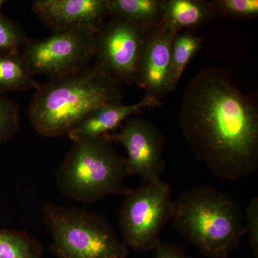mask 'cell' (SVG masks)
Instances as JSON below:
<instances>
[{"instance_id":"1","label":"cell","mask_w":258,"mask_h":258,"mask_svg":"<svg viewBox=\"0 0 258 258\" xmlns=\"http://www.w3.org/2000/svg\"><path fill=\"white\" fill-rule=\"evenodd\" d=\"M181 133L197 159L216 177L233 181L258 169V111L219 68L190 81L179 112Z\"/></svg>"},{"instance_id":"2","label":"cell","mask_w":258,"mask_h":258,"mask_svg":"<svg viewBox=\"0 0 258 258\" xmlns=\"http://www.w3.org/2000/svg\"><path fill=\"white\" fill-rule=\"evenodd\" d=\"M121 86L94 64L40 84L28 108L32 128L45 138L67 136L91 112L123 102Z\"/></svg>"},{"instance_id":"3","label":"cell","mask_w":258,"mask_h":258,"mask_svg":"<svg viewBox=\"0 0 258 258\" xmlns=\"http://www.w3.org/2000/svg\"><path fill=\"white\" fill-rule=\"evenodd\" d=\"M173 225L208 258H229L245 235L244 212L232 195L207 184L174 201Z\"/></svg>"},{"instance_id":"4","label":"cell","mask_w":258,"mask_h":258,"mask_svg":"<svg viewBox=\"0 0 258 258\" xmlns=\"http://www.w3.org/2000/svg\"><path fill=\"white\" fill-rule=\"evenodd\" d=\"M130 176L125 157L105 137L74 141L56 172L60 192L74 201L96 203L108 195H124Z\"/></svg>"},{"instance_id":"5","label":"cell","mask_w":258,"mask_h":258,"mask_svg":"<svg viewBox=\"0 0 258 258\" xmlns=\"http://www.w3.org/2000/svg\"><path fill=\"white\" fill-rule=\"evenodd\" d=\"M44 223L57 258H126L128 247L120 240L106 217L83 209L45 203Z\"/></svg>"},{"instance_id":"6","label":"cell","mask_w":258,"mask_h":258,"mask_svg":"<svg viewBox=\"0 0 258 258\" xmlns=\"http://www.w3.org/2000/svg\"><path fill=\"white\" fill-rule=\"evenodd\" d=\"M124 197L119 215L122 241L136 251L155 250L174 211L170 184L161 179L143 183Z\"/></svg>"},{"instance_id":"7","label":"cell","mask_w":258,"mask_h":258,"mask_svg":"<svg viewBox=\"0 0 258 258\" xmlns=\"http://www.w3.org/2000/svg\"><path fill=\"white\" fill-rule=\"evenodd\" d=\"M94 33L83 30L53 31L42 40L28 39L21 53L34 76L56 79L90 66L95 57Z\"/></svg>"},{"instance_id":"8","label":"cell","mask_w":258,"mask_h":258,"mask_svg":"<svg viewBox=\"0 0 258 258\" xmlns=\"http://www.w3.org/2000/svg\"><path fill=\"white\" fill-rule=\"evenodd\" d=\"M146 28L110 15L95 32L94 66L120 85L136 83Z\"/></svg>"},{"instance_id":"9","label":"cell","mask_w":258,"mask_h":258,"mask_svg":"<svg viewBox=\"0 0 258 258\" xmlns=\"http://www.w3.org/2000/svg\"><path fill=\"white\" fill-rule=\"evenodd\" d=\"M103 137L125 148L130 176H139L143 183L160 179L166 166L163 158L165 141L160 131L151 122L128 118L116 132Z\"/></svg>"},{"instance_id":"10","label":"cell","mask_w":258,"mask_h":258,"mask_svg":"<svg viewBox=\"0 0 258 258\" xmlns=\"http://www.w3.org/2000/svg\"><path fill=\"white\" fill-rule=\"evenodd\" d=\"M176 34L162 22L146 29L136 83L161 101L167 91L172 43Z\"/></svg>"},{"instance_id":"11","label":"cell","mask_w":258,"mask_h":258,"mask_svg":"<svg viewBox=\"0 0 258 258\" xmlns=\"http://www.w3.org/2000/svg\"><path fill=\"white\" fill-rule=\"evenodd\" d=\"M32 11L52 32H96L110 16L108 0H35Z\"/></svg>"},{"instance_id":"12","label":"cell","mask_w":258,"mask_h":258,"mask_svg":"<svg viewBox=\"0 0 258 258\" xmlns=\"http://www.w3.org/2000/svg\"><path fill=\"white\" fill-rule=\"evenodd\" d=\"M160 106V101L148 95L133 104H123V102L107 103L91 112L67 137L73 142L103 137L117 130L125 120L142 110Z\"/></svg>"},{"instance_id":"13","label":"cell","mask_w":258,"mask_h":258,"mask_svg":"<svg viewBox=\"0 0 258 258\" xmlns=\"http://www.w3.org/2000/svg\"><path fill=\"white\" fill-rule=\"evenodd\" d=\"M162 9L161 22L174 34L201 28L216 14L210 2L203 0H163Z\"/></svg>"},{"instance_id":"14","label":"cell","mask_w":258,"mask_h":258,"mask_svg":"<svg viewBox=\"0 0 258 258\" xmlns=\"http://www.w3.org/2000/svg\"><path fill=\"white\" fill-rule=\"evenodd\" d=\"M40 86L21 52L0 55V94L32 89L36 91Z\"/></svg>"},{"instance_id":"15","label":"cell","mask_w":258,"mask_h":258,"mask_svg":"<svg viewBox=\"0 0 258 258\" xmlns=\"http://www.w3.org/2000/svg\"><path fill=\"white\" fill-rule=\"evenodd\" d=\"M110 15L148 28L161 23L163 0H108Z\"/></svg>"},{"instance_id":"16","label":"cell","mask_w":258,"mask_h":258,"mask_svg":"<svg viewBox=\"0 0 258 258\" xmlns=\"http://www.w3.org/2000/svg\"><path fill=\"white\" fill-rule=\"evenodd\" d=\"M203 39L187 30L174 36L171 50L167 91H174L181 75L191 59L200 50Z\"/></svg>"},{"instance_id":"17","label":"cell","mask_w":258,"mask_h":258,"mask_svg":"<svg viewBox=\"0 0 258 258\" xmlns=\"http://www.w3.org/2000/svg\"><path fill=\"white\" fill-rule=\"evenodd\" d=\"M42 244L25 231L0 230V258H43Z\"/></svg>"},{"instance_id":"18","label":"cell","mask_w":258,"mask_h":258,"mask_svg":"<svg viewBox=\"0 0 258 258\" xmlns=\"http://www.w3.org/2000/svg\"><path fill=\"white\" fill-rule=\"evenodd\" d=\"M28 38L23 28L0 9V55L20 52Z\"/></svg>"},{"instance_id":"19","label":"cell","mask_w":258,"mask_h":258,"mask_svg":"<svg viewBox=\"0 0 258 258\" xmlns=\"http://www.w3.org/2000/svg\"><path fill=\"white\" fill-rule=\"evenodd\" d=\"M215 13L238 20L257 18V0H214L210 1Z\"/></svg>"},{"instance_id":"20","label":"cell","mask_w":258,"mask_h":258,"mask_svg":"<svg viewBox=\"0 0 258 258\" xmlns=\"http://www.w3.org/2000/svg\"><path fill=\"white\" fill-rule=\"evenodd\" d=\"M20 128V106L13 100L0 94V143L13 138Z\"/></svg>"},{"instance_id":"21","label":"cell","mask_w":258,"mask_h":258,"mask_svg":"<svg viewBox=\"0 0 258 258\" xmlns=\"http://www.w3.org/2000/svg\"><path fill=\"white\" fill-rule=\"evenodd\" d=\"M244 230L254 257H258V198L252 199L244 211Z\"/></svg>"},{"instance_id":"22","label":"cell","mask_w":258,"mask_h":258,"mask_svg":"<svg viewBox=\"0 0 258 258\" xmlns=\"http://www.w3.org/2000/svg\"><path fill=\"white\" fill-rule=\"evenodd\" d=\"M154 258H189L174 244L161 243L155 249Z\"/></svg>"},{"instance_id":"23","label":"cell","mask_w":258,"mask_h":258,"mask_svg":"<svg viewBox=\"0 0 258 258\" xmlns=\"http://www.w3.org/2000/svg\"><path fill=\"white\" fill-rule=\"evenodd\" d=\"M5 3H6V1H5V0H0V9L3 8V5H4Z\"/></svg>"}]
</instances>
